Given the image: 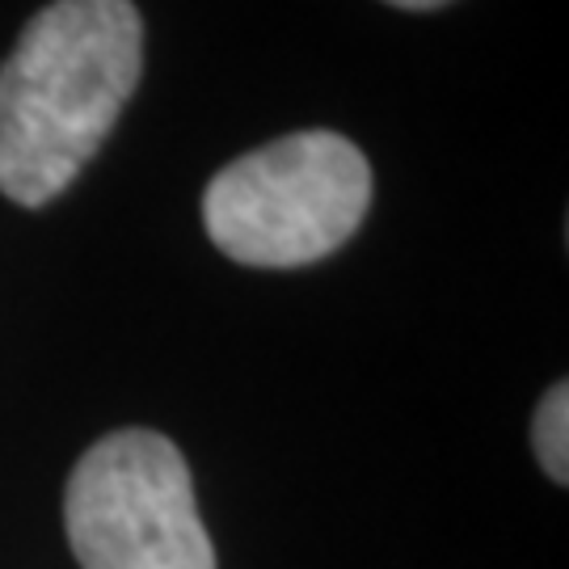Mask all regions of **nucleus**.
<instances>
[{
	"label": "nucleus",
	"instance_id": "7ed1b4c3",
	"mask_svg": "<svg viewBox=\"0 0 569 569\" xmlns=\"http://www.w3.org/2000/svg\"><path fill=\"white\" fill-rule=\"evenodd\" d=\"M63 523L81 569H216L190 468L157 430H114L84 451Z\"/></svg>",
	"mask_w": 569,
	"mask_h": 569
},
{
	"label": "nucleus",
	"instance_id": "39448f33",
	"mask_svg": "<svg viewBox=\"0 0 569 569\" xmlns=\"http://www.w3.org/2000/svg\"><path fill=\"white\" fill-rule=\"evenodd\" d=\"M385 4H397V9H439L448 0H385Z\"/></svg>",
	"mask_w": 569,
	"mask_h": 569
},
{
	"label": "nucleus",
	"instance_id": "f257e3e1",
	"mask_svg": "<svg viewBox=\"0 0 569 569\" xmlns=\"http://www.w3.org/2000/svg\"><path fill=\"white\" fill-rule=\"evenodd\" d=\"M143 68L131 0H56L21 30L0 68V194L60 199L114 131Z\"/></svg>",
	"mask_w": 569,
	"mask_h": 569
},
{
	"label": "nucleus",
	"instance_id": "20e7f679",
	"mask_svg": "<svg viewBox=\"0 0 569 569\" xmlns=\"http://www.w3.org/2000/svg\"><path fill=\"white\" fill-rule=\"evenodd\" d=\"M531 443L540 456V468L549 472L557 486L569 481V388L566 380L545 392V401L536 409L531 422Z\"/></svg>",
	"mask_w": 569,
	"mask_h": 569
},
{
	"label": "nucleus",
	"instance_id": "f03ea898",
	"mask_svg": "<svg viewBox=\"0 0 569 569\" xmlns=\"http://www.w3.org/2000/svg\"><path fill=\"white\" fill-rule=\"evenodd\" d=\"M371 207V164L338 131H296L224 164L203 224L232 262L291 270L342 249Z\"/></svg>",
	"mask_w": 569,
	"mask_h": 569
}]
</instances>
